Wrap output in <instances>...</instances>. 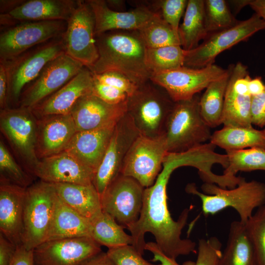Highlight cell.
Returning a JSON list of instances; mask_svg holds the SVG:
<instances>
[{
    "label": "cell",
    "instance_id": "1",
    "mask_svg": "<svg viewBox=\"0 0 265 265\" xmlns=\"http://www.w3.org/2000/svg\"><path fill=\"white\" fill-rule=\"evenodd\" d=\"M187 163V157L184 153L168 152L156 182L144 188L139 217L127 228L133 238L132 245L142 255L146 243L144 236L148 232L154 236L158 246L170 258L176 259L180 256L188 255L195 251L194 241L181 238L190 210L184 209L175 221L170 215L167 203L166 187L171 174L177 168L186 166Z\"/></svg>",
    "mask_w": 265,
    "mask_h": 265
},
{
    "label": "cell",
    "instance_id": "2",
    "mask_svg": "<svg viewBox=\"0 0 265 265\" xmlns=\"http://www.w3.org/2000/svg\"><path fill=\"white\" fill-rule=\"evenodd\" d=\"M98 58L88 68L93 73L116 71L136 85L150 80L145 62L147 48L137 30H115L95 35Z\"/></svg>",
    "mask_w": 265,
    "mask_h": 265
},
{
    "label": "cell",
    "instance_id": "3",
    "mask_svg": "<svg viewBox=\"0 0 265 265\" xmlns=\"http://www.w3.org/2000/svg\"><path fill=\"white\" fill-rule=\"evenodd\" d=\"M199 191L195 184L187 185V193L197 196L202 202L205 215H213L228 208L235 209L242 223L245 224L256 208L265 204V184L256 180L246 181L241 178L232 188H224L214 184L204 183Z\"/></svg>",
    "mask_w": 265,
    "mask_h": 265
},
{
    "label": "cell",
    "instance_id": "4",
    "mask_svg": "<svg viewBox=\"0 0 265 265\" xmlns=\"http://www.w3.org/2000/svg\"><path fill=\"white\" fill-rule=\"evenodd\" d=\"M199 94L175 102L167 120L164 135L168 152H184L210 140L211 128L201 113Z\"/></svg>",
    "mask_w": 265,
    "mask_h": 265
},
{
    "label": "cell",
    "instance_id": "5",
    "mask_svg": "<svg viewBox=\"0 0 265 265\" xmlns=\"http://www.w3.org/2000/svg\"><path fill=\"white\" fill-rule=\"evenodd\" d=\"M175 102L162 88L150 80L138 86L129 97L127 113L139 134L151 137L164 133Z\"/></svg>",
    "mask_w": 265,
    "mask_h": 265
},
{
    "label": "cell",
    "instance_id": "6",
    "mask_svg": "<svg viewBox=\"0 0 265 265\" xmlns=\"http://www.w3.org/2000/svg\"><path fill=\"white\" fill-rule=\"evenodd\" d=\"M57 195L52 184L40 181L26 187L22 245L33 250L45 241L54 212Z\"/></svg>",
    "mask_w": 265,
    "mask_h": 265
},
{
    "label": "cell",
    "instance_id": "7",
    "mask_svg": "<svg viewBox=\"0 0 265 265\" xmlns=\"http://www.w3.org/2000/svg\"><path fill=\"white\" fill-rule=\"evenodd\" d=\"M264 29L265 21L255 13L230 28L209 34L196 48L185 51L184 66L201 68L214 64L220 53Z\"/></svg>",
    "mask_w": 265,
    "mask_h": 265
},
{
    "label": "cell",
    "instance_id": "8",
    "mask_svg": "<svg viewBox=\"0 0 265 265\" xmlns=\"http://www.w3.org/2000/svg\"><path fill=\"white\" fill-rule=\"evenodd\" d=\"M65 53L62 36L4 62L8 82V104L20 101L24 88L34 81L46 65Z\"/></svg>",
    "mask_w": 265,
    "mask_h": 265
},
{
    "label": "cell",
    "instance_id": "9",
    "mask_svg": "<svg viewBox=\"0 0 265 265\" xmlns=\"http://www.w3.org/2000/svg\"><path fill=\"white\" fill-rule=\"evenodd\" d=\"M168 153L164 134L151 137L139 134L124 160L120 174L131 177L144 188L152 186Z\"/></svg>",
    "mask_w": 265,
    "mask_h": 265
},
{
    "label": "cell",
    "instance_id": "10",
    "mask_svg": "<svg viewBox=\"0 0 265 265\" xmlns=\"http://www.w3.org/2000/svg\"><path fill=\"white\" fill-rule=\"evenodd\" d=\"M227 71L228 68L223 69L215 64L201 68L183 66L154 73L150 80L165 90L176 102L192 98Z\"/></svg>",
    "mask_w": 265,
    "mask_h": 265
},
{
    "label": "cell",
    "instance_id": "11",
    "mask_svg": "<svg viewBox=\"0 0 265 265\" xmlns=\"http://www.w3.org/2000/svg\"><path fill=\"white\" fill-rule=\"evenodd\" d=\"M64 21H26L5 30L0 35V59L16 57L33 47L62 36Z\"/></svg>",
    "mask_w": 265,
    "mask_h": 265
},
{
    "label": "cell",
    "instance_id": "12",
    "mask_svg": "<svg viewBox=\"0 0 265 265\" xmlns=\"http://www.w3.org/2000/svg\"><path fill=\"white\" fill-rule=\"evenodd\" d=\"M62 35L65 53L89 68L97 61L98 52L96 44L95 20L93 12L86 0L78 4Z\"/></svg>",
    "mask_w": 265,
    "mask_h": 265
},
{
    "label": "cell",
    "instance_id": "13",
    "mask_svg": "<svg viewBox=\"0 0 265 265\" xmlns=\"http://www.w3.org/2000/svg\"><path fill=\"white\" fill-rule=\"evenodd\" d=\"M0 129L32 172L39 161L36 151L37 118L32 110L21 107L0 109Z\"/></svg>",
    "mask_w": 265,
    "mask_h": 265
},
{
    "label": "cell",
    "instance_id": "14",
    "mask_svg": "<svg viewBox=\"0 0 265 265\" xmlns=\"http://www.w3.org/2000/svg\"><path fill=\"white\" fill-rule=\"evenodd\" d=\"M144 188L135 179L119 175L100 196L103 211L127 229L139 217Z\"/></svg>",
    "mask_w": 265,
    "mask_h": 265
},
{
    "label": "cell",
    "instance_id": "15",
    "mask_svg": "<svg viewBox=\"0 0 265 265\" xmlns=\"http://www.w3.org/2000/svg\"><path fill=\"white\" fill-rule=\"evenodd\" d=\"M84 66L64 53L48 62L21 94L20 107L31 109L57 91Z\"/></svg>",
    "mask_w": 265,
    "mask_h": 265
},
{
    "label": "cell",
    "instance_id": "16",
    "mask_svg": "<svg viewBox=\"0 0 265 265\" xmlns=\"http://www.w3.org/2000/svg\"><path fill=\"white\" fill-rule=\"evenodd\" d=\"M139 135L127 112L117 123L105 156L94 175L93 184L100 196L120 174L125 158Z\"/></svg>",
    "mask_w": 265,
    "mask_h": 265
},
{
    "label": "cell",
    "instance_id": "17",
    "mask_svg": "<svg viewBox=\"0 0 265 265\" xmlns=\"http://www.w3.org/2000/svg\"><path fill=\"white\" fill-rule=\"evenodd\" d=\"M90 237L47 241L33 250L34 265H81L102 251Z\"/></svg>",
    "mask_w": 265,
    "mask_h": 265
},
{
    "label": "cell",
    "instance_id": "18",
    "mask_svg": "<svg viewBox=\"0 0 265 265\" xmlns=\"http://www.w3.org/2000/svg\"><path fill=\"white\" fill-rule=\"evenodd\" d=\"M247 67L240 62L232 65L224 101L222 124L224 127H252L251 103Z\"/></svg>",
    "mask_w": 265,
    "mask_h": 265
},
{
    "label": "cell",
    "instance_id": "19",
    "mask_svg": "<svg viewBox=\"0 0 265 265\" xmlns=\"http://www.w3.org/2000/svg\"><path fill=\"white\" fill-rule=\"evenodd\" d=\"M127 102L112 105L92 93L83 96L70 112L77 132L95 130L116 125L127 112Z\"/></svg>",
    "mask_w": 265,
    "mask_h": 265
},
{
    "label": "cell",
    "instance_id": "20",
    "mask_svg": "<svg viewBox=\"0 0 265 265\" xmlns=\"http://www.w3.org/2000/svg\"><path fill=\"white\" fill-rule=\"evenodd\" d=\"M32 173L41 181L50 184H93L94 172L68 153L43 158Z\"/></svg>",
    "mask_w": 265,
    "mask_h": 265
},
{
    "label": "cell",
    "instance_id": "21",
    "mask_svg": "<svg viewBox=\"0 0 265 265\" xmlns=\"http://www.w3.org/2000/svg\"><path fill=\"white\" fill-rule=\"evenodd\" d=\"M86 1L94 15L95 35L115 30H139L158 14L143 2L130 11L120 12L110 9L104 0Z\"/></svg>",
    "mask_w": 265,
    "mask_h": 265
},
{
    "label": "cell",
    "instance_id": "22",
    "mask_svg": "<svg viewBox=\"0 0 265 265\" xmlns=\"http://www.w3.org/2000/svg\"><path fill=\"white\" fill-rule=\"evenodd\" d=\"M77 132L71 113L37 118L38 158L40 159L64 151Z\"/></svg>",
    "mask_w": 265,
    "mask_h": 265
},
{
    "label": "cell",
    "instance_id": "23",
    "mask_svg": "<svg viewBox=\"0 0 265 265\" xmlns=\"http://www.w3.org/2000/svg\"><path fill=\"white\" fill-rule=\"evenodd\" d=\"M92 73L84 66L68 82L31 109L37 118L70 113L81 97L92 93Z\"/></svg>",
    "mask_w": 265,
    "mask_h": 265
},
{
    "label": "cell",
    "instance_id": "24",
    "mask_svg": "<svg viewBox=\"0 0 265 265\" xmlns=\"http://www.w3.org/2000/svg\"><path fill=\"white\" fill-rule=\"evenodd\" d=\"M26 188L0 180V233L17 246L22 245Z\"/></svg>",
    "mask_w": 265,
    "mask_h": 265
},
{
    "label": "cell",
    "instance_id": "25",
    "mask_svg": "<svg viewBox=\"0 0 265 265\" xmlns=\"http://www.w3.org/2000/svg\"><path fill=\"white\" fill-rule=\"evenodd\" d=\"M116 125L77 132L64 151L95 173L105 156Z\"/></svg>",
    "mask_w": 265,
    "mask_h": 265
},
{
    "label": "cell",
    "instance_id": "26",
    "mask_svg": "<svg viewBox=\"0 0 265 265\" xmlns=\"http://www.w3.org/2000/svg\"><path fill=\"white\" fill-rule=\"evenodd\" d=\"M77 4L74 0H29L6 14L15 21L67 22Z\"/></svg>",
    "mask_w": 265,
    "mask_h": 265
},
{
    "label": "cell",
    "instance_id": "27",
    "mask_svg": "<svg viewBox=\"0 0 265 265\" xmlns=\"http://www.w3.org/2000/svg\"><path fill=\"white\" fill-rule=\"evenodd\" d=\"M80 237L91 238L89 220L68 206L57 195L53 216L45 241Z\"/></svg>",
    "mask_w": 265,
    "mask_h": 265
},
{
    "label": "cell",
    "instance_id": "28",
    "mask_svg": "<svg viewBox=\"0 0 265 265\" xmlns=\"http://www.w3.org/2000/svg\"><path fill=\"white\" fill-rule=\"evenodd\" d=\"M61 200L90 220L103 211L101 197L93 184H52Z\"/></svg>",
    "mask_w": 265,
    "mask_h": 265
},
{
    "label": "cell",
    "instance_id": "29",
    "mask_svg": "<svg viewBox=\"0 0 265 265\" xmlns=\"http://www.w3.org/2000/svg\"><path fill=\"white\" fill-rule=\"evenodd\" d=\"M210 142L226 152L257 147L265 149L262 130L253 127H223L212 134Z\"/></svg>",
    "mask_w": 265,
    "mask_h": 265
},
{
    "label": "cell",
    "instance_id": "30",
    "mask_svg": "<svg viewBox=\"0 0 265 265\" xmlns=\"http://www.w3.org/2000/svg\"><path fill=\"white\" fill-rule=\"evenodd\" d=\"M218 265H256L253 248L245 224L239 220L230 224L226 245Z\"/></svg>",
    "mask_w": 265,
    "mask_h": 265
},
{
    "label": "cell",
    "instance_id": "31",
    "mask_svg": "<svg viewBox=\"0 0 265 265\" xmlns=\"http://www.w3.org/2000/svg\"><path fill=\"white\" fill-rule=\"evenodd\" d=\"M181 46L185 51L196 48L207 36L204 20V0H188L183 23L178 29Z\"/></svg>",
    "mask_w": 265,
    "mask_h": 265
},
{
    "label": "cell",
    "instance_id": "32",
    "mask_svg": "<svg viewBox=\"0 0 265 265\" xmlns=\"http://www.w3.org/2000/svg\"><path fill=\"white\" fill-rule=\"evenodd\" d=\"M232 67V65L229 66L228 71L223 76L212 82L200 97L201 113L211 128L222 124L224 97Z\"/></svg>",
    "mask_w": 265,
    "mask_h": 265
},
{
    "label": "cell",
    "instance_id": "33",
    "mask_svg": "<svg viewBox=\"0 0 265 265\" xmlns=\"http://www.w3.org/2000/svg\"><path fill=\"white\" fill-rule=\"evenodd\" d=\"M91 238L100 245L108 249L126 245H132L133 238L124 227L104 211L89 220Z\"/></svg>",
    "mask_w": 265,
    "mask_h": 265
},
{
    "label": "cell",
    "instance_id": "34",
    "mask_svg": "<svg viewBox=\"0 0 265 265\" xmlns=\"http://www.w3.org/2000/svg\"><path fill=\"white\" fill-rule=\"evenodd\" d=\"M228 165L223 174L236 176L239 171H265V149L254 147L227 151Z\"/></svg>",
    "mask_w": 265,
    "mask_h": 265
},
{
    "label": "cell",
    "instance_id": "35",
    "mask_svg": "<svg viewBox=\"0 0 265 265\" xmlns=\"http://www.w3.org/2000/svg\"><path fill=\"white\" fill-rule=\"evenodd\" d=\"M138 31L147 49L181 46L178 35L159 13Z\"/></svg>",
    "mask_w": 265,
    "mask_h": 265
},
{
    "label": "cell",
    "instance_id": "36",
    "mask_svg": "<svg viewBox=\"0 0 265 265\" xmlns=\"http://www.w3.org/2000/svg\"><path fill=\"white\" fill-rule=\"evenodd\" d=\"M185 51L180 45L147 49L145 62L152 74L184 66Z\"/></svg>",
    "mask_w": 265,
    "mask_h": 265
},
{
    "label": "cell",
    "instance_id": "37",
    "mask_svg": "<svg viewBox=\"0 0 265 265\" xmlns=\"http://www.w3.org/2000/svg\"><path fill=\"white\" fill-rule=\"evenodd\" d=\"M204 20L208 35L230 28L239 22L225 0H204Z\"/></svg>",
    "mask_w": 265,
    "mask_h": 265
},
{
    "label": "cell",
    "instance_id": "38",
    "mask_svg": "<svg viewBox=\"0 0 265 265\" xmlns=\"http://www.w3.org/2000/svg\"><path fill=\"white\" fill-rule=\"evenodd\" d=\"M245 226L253 248L256 265H265V204L252 214Z\"/></svg>",
    "mask_w": 265,
    "mask_h": 265
},
{
    "label": "cell",
    "instance_id": "39",
    "mask_svg": "<svg viewBox=\"0 0 265 265\" xmlns=\"http://www.w3.org/2000/svg\"><path fill=\"white\" fill-rule=\"evenodd\" d=\"M0 180H3L23 187H28L31 179L18 164L4 145L0 141Z\"/></svg>",
    "mask_w": 265,
    "mask_h": 265
},
{
    "label": "cell",
    "instance_id": "40",
    "mask_svg": "<svg viewBox=\"0 0 265 265\" xmlns=\"http://www.w3.org/2000/svg\"><path fill=\"white\" fill-rule=\"evenodd\" d=\"M187 2V0H159L145 4L155 12L159 13L178 35L180 21L185 13Z\"/></svg>",
    "mask_w": 265,
    "mask_h": 265
},
{
    "label": "cell",
    "instance_id": "41",
    "mask_svg": "<svg viewBox=\"0 0 265 265\" xmlns=\"http://www.w3.org/2000/svg\"><path fill=\"white\" fill-rule=\"evenodd\" d=\"M222 244L216 237L199 240L195 265H218L222 255Z\"/></svg>",
    "mask_w": 265,
    "mask_h": 265
},
{
    "label": "cell",
    "instance_id": "42",
    "mask_svg": "<svg viewBox=\"0 0 265 265\" xmlns=\"http://www.w3.org/2000/svg\"><path fill=\"white\" fill-rule=\"evenodd\" d=\"M107 255L115 265H160L149 262L132 245L108 249Z\"/></svg>",
    "mask_w": 265,
    "mask_h": 265
},
{
    "label": "cell",
    "instance_id": "43",
    "mask_svg": "<svg viewBox=\"0 0 265 265\" xmlns=\"http://www.w3.org/2000/svg\"><path fill=\"white\" fill-rule=\"evenodd\" d=\"M92 77L94 81L118 88L125 92L129 97L133 94L138 87L126 76L116 71L99 74L92 73Z\"/></svg>",
    "mask_w": 265,
    "mask_h": 265
},
{
    "label": "cell",
    "instance_id": "44",
    "mask_svg": "<svg viewBox=\"0 0 265 265\" xmlns=\"http://www.w3.org/2000/svg\"><path fill=\"white\" fill-rule=\"evenodd\" d=\"M92 93L105 102L112 105L126 102L129 98L128 95L124 91L93 80Z\"/></svg>",
    "mask_w": 265,
    "mask_h": 265
},
{
    "label": "cell",
    "instance_id": "45",
    "mask_svg": "<svg viewBox=\"0 0 265 265\" xmlns=\"http://www.w3.org/2000/svg\"><path fill=\"white\" fill-rule=\"evenodd\" d=\"M251 120L252 125L265 127V89L262 93L252 98Z\"/></svg>",
    "mask_w": 265,
    "mask_h": 265
},
{
    "label": "cell",
    "instance_id": "46",
    "mask_svg": "<svg viewBox=\"0 0 265 265\" xmlns=\"http://www.w3.org/2000/svg\"><path fill=\"white\" fill-rule=\"evenodd\" d=\"M145 250L151 252L153 254L152 261L159 262L160 265H195V262L187 261L182 264H179L175 259L166 256L154 242H146Z\"/></svg>",
    "mask_w": 265,
    "mask_h": 265
},
{
    "label": "cell",
    "instance_id": "47",
    "mask_svg": "<svg viewBox=\"0 0 265 265\" xmlns=\"http://www.w3.org/2000/svg\"><path fill=\"white\" fill-rule=\"evenodd\" d=\"M17 246L0 233V265H10Z\"/></svg>",
    "mask_w": 265,
    "mask_h": 265
},
{
    "label": "cell",
    "instance_id": "48",
    "mask_svg": "<svg viewBox=\"0 0 265 265\" xmlns=\"http://www.w3.org/2000/svg\"><path fill=\"white\" fill-rule=\"evenodd\" d=\"M10 265H34L33 250H28L23 245L17 246Z\"/></svg>",
    "mask_w": 265,
    "mask_h": 265
},
{
    "label": "cell",
    "instance_id": "49",
    "mask_svg": "<svg viewBox=\"0 0 265 265\" xmlns=\"http://www.w3.org/2000/svg\"><path fill=\"white\" fill-rule=\"evenodd\" d=\"M0 107L8 108V82L5 67L0 63Z\"/></svg>",
    "mask_w": 265,
    "mask_h": 265
},
{
    "label": "cell",
    "instance_id": "50",
    "mask_svg": "<svg viewBox=\"0 0 265 265\" xmlns=\"http://www.w3.org/2000/svg\"><path fill=\"white\" fill-rule=\"evenodd\" d=\"M249 91L250 95L253 97L262 93L265 89V84L264 83L261 77H257L254 79L251 78L248 83Z\"/></svg>",
    "mask_w": 265,
    "mask_h": 265
},
{
    "label": "cell",
    "instance_id": "51",
    "mask_svg": "<svg viewBox=\"0 0 265 265\" xmlns=\"http://www.w3.org/2000/svg\"><path fill=\"white\" fill-rule=\"evenodd\" d=\"M81 265H115L110 260L106 253L101 252L90 259Z\"/></svg>",
    "mask_w": 265,
    "mask_h": 265
},
{
    "label": "cell",
    "instance_id": "52",
    "mask_svg": "<svg viewBox=\"0 0 265 265\" xmlns=\"http://www.w3.org/2000/svg\"><path fill=\"white\" fill-rule=\"evenodd\" d=\"M249 5L265 21V0H251Z\"/></svg>",
    "mask_w": 265,
    "mask_h": 265
},
{
    "label": "cell",
    "instance_id": "53",
    "mask_svg": "<svg viewBox=\"0 0 265 265\" xmlns=\"http://www.w3.org/2000/svg\"><path fill=\"white\" fill-rule=\"evenodd\" d=\"M251 0H228L227 3L229 7H231V12L234 16L237 15L240 10L247 5H249Z\"/></svg>",
    "mask_w": 265,
    "mask_h": 265
},
{
    "label": "cell",
    "instance_id": "54",
    "mask_svg": "<svg viewBox=\"0 0 265 265\" xmlns=\"http://www.w3.org/2000/svg\"><path fill=\"white\" fill-rule=\"evenodd\" d=\"M24 2L23 0H0V12L1 14L4 12H9L16 7L21 5Z\"/></svg>",
    "mask_w": 265,
    "mask_h": 265
},
{
    "label": "cell",
    "instance_id": "55",
    "mask_svg": "<svg viewBox=\"0 0 265 265\" xmlns=\"http://www.w3.org/2000/svg\"><path fill=\"white\" fill-rule=\"evenodd\" d=\"M108 7L116 11H126L125 2L122 0H105Z\"/></svg>",
    "mask_w": 265,
    "mask_h": 265
},
{
    "label": "cell",
    "instance_id": "56",
    "mask_svg": "<svg viewBox=\"0 0 265 265\" xmlns=\"http://www.w3.org/2000/svg\"><path fill=\"white\" fill-rule=\"evenodd\" d=\"M263 133L265 136V128L262 130Z\"/></svg>",
    "mask_w": 265,
    "mask_h": 265
}]
</instances>
